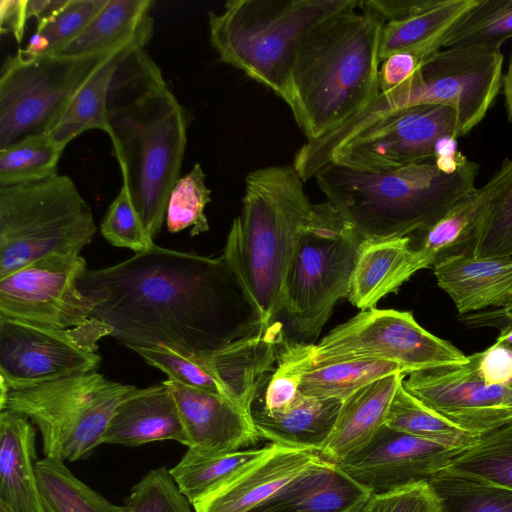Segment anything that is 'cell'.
Returning a JSON list of instances; mask_svg holds the SVG:
<instances>
[{"label": "cell", "instance_id": "cell-1", "mask_svg": "<svg viewBox=\"0 0 512 512\" xmlns=\"http://www.w3.org/2000/svg\"><path fill=\"white\" fill-rule=\"evenodd\" d=\"M78 288L91 314L129 349L166 347L185 356L248 332L249 306L225 261L160 247L86 269Z\"/></svg>", "mask_w": 512, "mask_h": 512}, {"label": "cell", "instance_id": "cell-2", "mask_svg": "<svg viewBox=\"0 0 512 512\" xmlns=\"http://www.w3.org/2000/svg\"><path fill=\"white\" fill-rule=\"evenodd\" d=\"M106 133L123 187L151 240L161 231L187 143L184 108L145 47L125 48L112 75Z\"/></svg>", "mask_w": 512, "mask_h": 512}, {"label": "cell", "instance_id": "cell-3", "mask_svg": "<svg viewBox=\"0 0 512 512\" xmlns=\"http://www.w3.org/2000/svg\"><path fill=\"white\" fill-rule=\"evenodd\" d=\"M479 165L454 147L432 161L369 172L332 162L315 174L319 188L364 240L423 232L476 189Z\"/></svg>", "mask_w": 512, "mask_h": 512}, {"label": "cell", "instance_id": "cell-4", "mask_svg": "<svg viewBox=\"0 0 512 512\" xmlns=\"http://www.w3.org/2000/svg\"><path fill=\"white\" fill-rule=\"evenodd\" d=\"M383 19L355 0L299 43L291 71L290 107L308 141L334 131L380 93Z\"/></svg>", "mask_w": 512, "mask_h": 512}, {"label": "cell", "instance_id": "cell-5", "mask_svg": "<svg viewBox=\"0 0 512 512\" xmlns=\"http://www.w3.org/2000/svg\"><path fill=\"white\" fill-rule=\"evenodd\" d=\"M240 216L234 218L222 259L260 328L282 311L283 281L298 235L313 205L293 165L250 172Z\"/></svg>", "mask_w": 512, "mask_h": 512}, {"label": "cell", "instance_id": "cell-6", "mask_svg": "<svg viewBox=\"0 0 512 512\" xmlns=\"http://www.w3.org/2000/svg\"><path fill=\"white\" fill-rule=\"evenodd\" d=\"M503 54L499 47L470 45L439 49L425 57L412 79L390 92L379 93L360 113L312 143L322 161L384 117L417 105L451 107L462 135L478 125L501 91Z\"/></svg>", "mask_w": 512, "mask_h": 512}, {"label": "cell", "instance_id": "cell-7", "mask_svg": "<svg viewBox=\"0 0 512 512\" xmlns=\"http://www.w3.org/2000/svg\"><path fill=\"white\" fill-rule=\"evenodd\" d=\"M355 0H230L210 11V42L220 60L271 89L287 104L303 37Z\"/></svg>", "mask_w": 512, "mask_h": 512}, {"label": "cell", "instance_id": "cell-8", "mask_svg": "<svg viewBox=\"0 0 512 512\" xmlns=\"http://www.w3.org/2000/svg\"><path fill=\"white\" fill-rule=\"evenodd\" d=\"M96 229L66 175L0 187V279L51 255H80Z\"/></svg>", "mask_w": 512, "mask_h": 512}, {"label": "cell", "instance_id": "cell-9", "mask_svg": "<svg viewBox=\"0 0 512 512\" xmlns=\"http://www.w3.org/2000/svg\"><path fill=\"white\" fill-rule=\"evenodd\" d=\"M133 387L97 370L14 389L0 384V410L20 413L39 428L45 457L77 461L102 444L115 408Z\"/></svg>", "mask_w": 512, "mask_h": 512}, {"label": "cell", "instance_id": "cell-10", "mask_svg": "<svg viewBox=\"0 0 512 512\" xmlns=\"http://www.w3.org/2000/svg\"><path fill=\"white\" fill-rule=\"evenodd\" d=\"M363 241L329 202L313 205L282 287L281 309L294 332L317 337L337 301L348 297Z\"/></svg>", "mask_w": 512, "mask_h": 512}, {"label": "cell", "instance_id": "cell-11", "mask_svg": "<svg viewBox=\"0 0 512 512\" xmlns=\"http://www.w3.org/2000/svg\"><path fill=\"white\" fill-rule=\"evenodd\" d=\"M106 55H28L18 49L7 56L0 76V150L48 134Z\"/></svg>", "mask_w": 512, "mask_h": 512}, {"label": "cell", "instance_id": "cell-12", "mask_svg": "<svg viewBox=\"0 0 512 512\" xmlns=\"http://www.w3.org/2000/svg\"><path fill=\"white\" fill-rule=\"evenodd\" d=\"M313 363L385 360L411 372L462 364L468 356L421 327L413 314L371 308L338 325L316 344H307Z\"/></svg>", "mask_w": 512, "mask_h": 512}, {"label": "cell", "instance_id": "cell-13", "mask_svg": "<svg viewBox=\"0 0 512 512\" xmlns=\"http://www.w3.org/2000/svg\"><path fill=\"white\" fill-rule=\"evenodd\" d=\"M281 342L280 330L271 325L193 356L166 347L132 350L169 380L220 395L252 416V403L278 360Z\"/></svg>", "mask_w": 512, "mask_h": 512}, {"label": "cell", "instance_id": "cell-14", "mask_svg": "<svg viewBox=\"0 0 512 512\" xmlns=\"http://www.w3.org/2000/svg\"><path fill=\"white\" fill-rule=\"evenodd\" d=\"M81 255H51L0 279V315L72 331L90 343L111 336L78 288Z\"/></svg>", "mask_w": 512, "mask_h": 512}, {"label": "cell", "instance_id": "cell-15", "mask_svg": "<svg viewBox=\"0 0 512 512\" xmlns=\"http://www.w3.org/2000/svg\"><path fill=\"white\" fill-rule=\"evenodd\" d=\"M461 136L459 118L451 107L417 105L374 123L344 144L330 163L369 172L396 169L434 160L441 140Z\"/></svg>", "mask_w": 512, "mask_h": 512}, {"label": "cell", "instance_id": "cell-16", "mask_svg": "<svg viewBox=\"0 0 512 512\" xmlns=\"http://www.w3.org/2000/svg\"><path fill=\"white\" fill-rule=\"evenodd\" d=\"M97 350L72 331L0 315V384L8 389L96 371Z\"/></svg>", "mask_w": 512, "mask_h": 512}, {"label": "cell", "instance_id": "cell-17", "mask_svg": "<svg viewBox=\"0 0 512 512\" xmlns=\"http://www.w3.org/2000/svg\"><path fill=\"white\" fill-rule=\"evenodd\" d=\"M405 377L402 384L411 395L474 436L512 421V384L486 383L472 355L462 364L417 370Z\"/></svg>", "mask_w": 512, "mask_h": 512}, {"label": "cell", "instance_id": "cell-18", "mask_svg": "<svg viewBox=\"0 0 512 512\" xmlns=\"http://www.w3.org/2000/svg\"><path fill=\"white\" fill-rule=\"evenodd\" d=\"M463 449L384 425L364 448L338 465L372 494H378L428 480Z\"/></svg>", "mask_w": 512, "mask_h": 512}, {"label": "cell", "instance_id": "cell-19", "mask_svg": "<svg viewBox=\"0 0 512 512\" xmlns=\"http://www.w3.org/2000/svg\"><path fill=\"white\" fill-rule=\"evenodd\" d=\"M326 461L317 452L275 444L266 456L192 506L195 512H251Z\"/></svg>", "mask_w": 512, "mask_h": 512}, {"label": "cell", "instance_id": "cell-20", "mask_svg": "<svg viewBox=\"0 0 512 512\" xmlns=\"http://www.w3.org/2000/svg\"><path fill=\"white\" fill-rule=\"evenodd\" d=\"M163 383L175 398L188 448L203 453H227L259 440L252 416L229 400L169 379Z\"/></svg>", "mask_w": 512, "mask_h": 512}, {"label": "cell", "instance_id": "cell-21", "mask_svg": "<svg viewBox=\"0 0 512 512\" xmlns=\"http://www.w3.org/2000/svg\"><path fill=\"white\" fill-rule=\"evenodd\" d=\"M164 440L188 446L175 398L162 382L127 393L109 420L102 444L137 447Z\"/></svg>", "mask_w": 512, "mask_h": 512}, {"label": "cell", "instance_id": "cell-22", "mask_svg": "<svg viewBox=\"0 0 512 512\" xmlns=\"http://www.w3.org/2000/svg\"><path fill=\"white\" fill-rule=\"evenodd\" d=\"M433 272L459 314L512 305V257L462 254L436 263Z\"/></svg>", "mask_w": 512, "mask_h": 512}, {"label": "cell", "instance_id": "cell-23", "mask_svg": "<svg viewBox=\"0 0 512 512\" xmlns=\"http://www.w3.org/2000/svg\"><path fill=\"white\" fill-rule=\"evenodd\" d=\"M277 363L294 372L305 396L345 400L363 386L384 376L404 373L397 363L385 360H349L313 363L307 344L283 341ZM407 375V374H406Z\"/></svg>", "mask_w": 512, "mask_h": 512}, {"label": "cell", "instance_id": "cell-24", "mask_svg": "<svg viewBox=\"0 0 512 512\" xmlns=\"http://www.w3.org/2000/svg\"><path fill=\"white\" fill-rule=\"evenodd\" d=\"M406 374L379 378L343 400L333 431L320 455L339 464L364 448L385 425L387 413Z\"/></svg>", "mask_w": 512, "mask_h": 512}, {"label": "cell", "instance_id": "cell-25", "mask_svg": "<svg viewBox=\"0 0 512 512\" xmlns=\"http://www.w3.org/2000/svg\"><path fill=\"white\" fill-rule=\"evenodd\" d=\"M35 428L17 412L0 413V503L13 512H46L35 473Z\"/></svg>", "mask_w": 512, "mask_h": 512}, {"label": "cell", "instance_id": "cell-26", "mask_svg": "<svg viewBox=\"0 0 512 512\" xmlns=\"http://www.w3.org/2000/svg\"><path fill=\"white\" fill-rule=\"evenodd\" d=\"M421 270L411 236L363 241L354 264L349 301L361 310L374 308Z\"/></svg>", "mask_w": 512, "mask_h": 512}, {"label": "cell", "instance_id": "cell-27", "mask_svg": "<svg viewBox=\"0 0 512 512\" xmlns=\"http://www.w3.org/2000/svg\"><path fill=\"white\" fill-rule=\"evenodd\" d=\"M151 0H108L89 25L69 43L51 55L96 57L118 49L146 46L153 34Z\"/></svg>", "mask_w": 512, "mask_h": 512}, {"label": "cell", "instance_id": "cell-28", "mask_svg": "<svg viewBox=\"0 0 512 512\" xmlns=\"http://www.w3.org/2000/svg\"><path fill=\"white\" fill-rule=\"evenodd\" d=\"M371 495L338 464L327 460L251 512H349Z\"/></svg>", "mask_w": 512, "mask_h": 512}, {"label": "cell", "instance_id": "cell-29", "mask_svg": "<svg viewBox=\"0 0 512 512\" xmlns=\"http://www.w3.org/2000/svg\"><path fill=\"white\" fill-rule=\"evenodd\" d=\"M343 400L301 394L285 411L252 409L260 438L284 447L320 454L335 426Z\"/></svg>", "mask_w": 512, "mask_h": 512}, {"label": "cell", "instance_id": "cell-30", "mask_svg": "<svg viewBox=\"0 0 512 512\" xmlns=\"http://www.w3.org/2000/svg\"><path fill=\"white\" fill-rule=\"evenodd\" d=\"M489 196L482 186L456 203L427 230L411 235L421 269L457 255H470L484 219Z\"/></svg>", "mask_w": 512, "mask_h": 512}, {"label": "cell", "instance_id": "cell-31", "mask_svg": "<svg viewBox=\"0 0 512 512\" xmlns=\"http://www.w3.org/2000/svg\"><path fill=\"white\" fill-rule=\"evenodd\" d=\"M476 0H441L419 14L383 25L380 36L381 62L396 52H411L421 58L439 50L445 32Z\"/></svg>", "mask_w": 512, "mask_h": 512}, {"label": "cell", "instance_id": "cell-32", "mask_svg": "<svg viewBox=\"0 0 512 512\" xmlns=\"http://www.w3.org/2000/svg\"><path fill=\"white\" fill-rule=\"evenodd\" d=\"M274 447V443H269L262 448L227 453H203L188 448L169 472L180 491L193 504L266 456Z\"/></svg>", "mask_w": 512, "mask_h": 512}, {"label": "cell", "instance_id": "cell-33", "mask_svg": "<svg viewBox=\"0 0 512 512\" xmlns=\"http://www.w3.org/2000/svg\"><path fill=\"white\" fill-rule=\"evenodd\" d=\"M127 47L107 54L74 94L60 119L48 133L56 143L65 148L69 142L87 130L106 131L109 84L119 57Z\"/></svg>", "mask_w": 512, "mask_h": 512}, {"label": "cell", "instance_id": "cell-34", "mask_svg": "<svg viewBox=\"0 0 512 512\" xmlns=\"http://www.w3.org/2000/svg\"><path fill=\"white\" fill-rule=\"evenodd\" d=\"M41 501L46 512H129L78 479L58 458L45 457L35 463Z\"/></svg>", "mask_w": 512, "mask_h": 512}, {"label": "cell", "instance_id": "cell-35", "mask_svg": "<svg viewBox=\"0 0 512 512\" xmlns=\"http://www.w3.org/2000/svg\"><path fill=\"white\" fill-rule=\"evenodd\" d=\"M441 471L512 489V421L477 436Z\"/></svg>", "mask_w": 512, "mask_h": 512}, {"label": "cell", "instance_id": "cell-36", "mask_svg": "<svg viewBox=\"0 0 512 512\" xmlns=\"http://www.w3.org/2000/svg\"><path fill=\"white\" fill-rule=\"evenodd\" d=\"M483 187L489 202L470 256L512 257V159H505Z\"/></svg>", "mask_w": 512, "mask_h": 512}, {"label": "cell", "instance_id": "cell-37", "mask_svg": "<svg viewBox=\"0 0 512 512\" xmlns=\"http://www.w3.org/2000/svg\"><path fill=\"white\" fill-rule=\"evenodd\" d=\"M512 37V0H476L442 36L439 48L499 47Z\"/></svg>", "mask_w": 512, "mask_h": 512}, {"label": "cell", "instance_id": "cell-38", "mask_svg": "<svg viewBox=\"0 0 512 512\" xmlns=\"http://www.w3.org/2000/svg\"><path fill=\"white\" fill-rule=\"evenodd\" d=\"M402 381L395 391L387 413V427L463 448L476 441L477 436L458 428L411 395L403 387Z\"/></svg>", "mask_w": 512, "mask_h": 512}, {"label": "cell", "instance_id": "cell-39", "mask_svg": "<svg viewBox=\"0 0 512 512\" xmlns=\"http://www.w3.org/2000/svg\"><path fill=\"white\" fill-rule=\"evenodd\" d=\"M64 147L44 134L20 140L0 150V187L58 175Z\"/></svg>", "mask_w": 512, "mask_h": 512}, {"label": "cell", "instance_id": "cell-40", "mask_svg": "<svg viewBox=\"0 0 512 512\" xmlns=\"http://www.w3.org/2000/svg\"><path fill=\"white\" fill-rule=\"evenodd\" d=\"M428 481L446 512H512V489L439 471Z\"/></svg>", "mask_w": 512, "mask_h": 512}, {"label": "cell", "instance_id": "cell-41", "mask_svg": "<svg viewBox=\"0 0 512 512\" xmlns=\"http://www.w3.org/2000/svg\"><path fill=\"white\" fill-rule=\"evenodd\" d=\"M206 175L199 163L185 176L180 177L169 196L166 226L170 233L192 227L190 234L197 236L209 230L204 214L211 201V191L205 184Z\"/></svg>", "mask_w": 512, "mask_h": 512}, {"label": "cell", "instance_id": "cell-42", "mask_svg": "<svg viewBox=\"0 0 512 512\" xmlns=\"http://www.w3.org/2000/svg\"><path fill=\"white\" fill-rule=\"evenodd\" d=\"M129 512H192L190 501L162 466L148 471L126 499Z\"/></svg>", "mask_w": 512, "mask_h": 512}, {"label": "cell", "instance_id": "cell-43", "mask_svg": "<svg viewBox=\"0 0 512 512\" xmlns=\"http://www.w3.org/2000/svg\"><path fill=\"white\" fill-rule=\"evenodd\" d=\"M100 231L113 246L128 248L136 253L147 251L155 244L147 235L123 186L108 207Z\"/></svg>", "mask_w": 512, "mask_h": 512}, {"label": "cell", "instance_id": "cell-44", "mask_svg": "<svg viewBox=\"0 0 512 512\" xmlns=\"http://www.w3.org/2000/svg\"><path fill=\"white\" fill-rule=\"evenodd\" d=\"M108 0H66V3L48 20L37 24L48 46L47 54H54L79 35L106 5Z\"/></svg>", "mask_w": 512, "mask_h": 512}, {"label": "cell", "instance_id": "cell-45", "mask_svg": "<svg viewBox=\"0 0 512 512\" xmlns=\"http://www.w3.org/2000/svg\"><path fill=\"white\" fill-rule=\"evenodd\" d=\"M367 512H446L443 500L428 480L372 494Z\"/></svg>", "mask_w": 512, "mask_h": 512}, {"label": "cell", "instance_id": "cell-46", "mask_svg": "<svg viewBox=\"0 0 512 512\" xmlns=\"http://www.w3.org/2000/svg\"><path fill=\"white\" fill-rule=\"evenodd\" d=\"M299 377L278 363L270 376L265 389L264 405L261 407L269 413H278L288 409L301 395Z\"/></svg>", "mask_w": 512, "mask_h": 512}, {"label": "cell", "instance_id": "cell-47", "mask_svg": "<svg viewBox=\"0 0 512 512\" xmlns=\"http://www.w3.org/2000/svg\"><path fill=\"white\" fill-rule=\"evenodd\" d=\"M476 370L488 384H512V350L495 342L482 352L472 354Z\"/></svg>", "mask_w": 512, "mask_h": 512}, {"label": "cell", "instance_id": "cell-48", "mask_svg": "<svg viewBox=\"0 0 512 512\" xmlns=\"http://www.w3.org/2000/svg\"><path fill=\"white\" fill-rule=\"evenodd\" d=\"M424 58L411 52H396L386 57L380 65V93L394 91L407 84Z\"/></svg>", "mask_w": 512, "mask_h": 512}, {"label": "cell", "instance_id": "cell-49", "mask_svg": "<svg viewBox=\"0 0 512 512\" xmlns=\"http://www.w3.org/2000/svg\"><path fill=\"white\" fill-rule=\"evenodd\" d=\"M441 0H367L365 3L373 9L385 23L400 21L426 11Z\"/></svg>", "mask_w": 512, "mask_h": 512}, {"label": "cell", "instance_id": "cell-50", "mask_svg": "<svg viewBox=\"0 0 512 512\" xmlns=\"http://www.w3.org/2000/svg\"><path fill=\"white\" fill-rule=\"evenodd\" d=\"M27 0L0 1L1 34L12 33L18 43L23 39L27 21Z\"/></svg>", "mask_w": 512, "mask_h": 512}, {"label": "cell", "instance_id": "cell-51", "mask_svg": "<svg viewBox=\"0 0 512 512\" xmlns=\"http://www.w3.org/2000/svg\"><path fill=\"white\" fill-rule=\"evenodd\" d=\"M463 321L470 326H497L504 328L512 324V305L468 315L464 317Z\"/></svg>", "mask_w": 512, "mask_h": 512}, {"label": "cell", "instance_id": "cell-52", "mask_svg": "<svg viewBox=\"0 0 512 512\" xmlns=\"http://www.w3.org/2000/svg\"><path fill=\"white\" fill-rule=\"evenodd\" d=\"M502 94L504 96L506 115L512 124V54L509 59L508 67L502 78Z\"/></svg>", "mask_w": 512, "mask_h": 512}, {"label": "cell", "instance_id": "cell-53", "mask_svg": "<svg viewBox=\"0 0 512 512\" xmlns=\"http://www.w3.org/2000/svg\"><path fill=\"white\" fill-rule=\"evenodd\" d=\"M496 341L512 350V324L502 328Z\"/></svg>", "mask_w": 512, "mask_h": 512}, {"label": "cell", "instance_id": "cell-54", "mask_svg": "<svg viewBox=\"0 0 512 512\" xmlns=\"http://www.w3.org/2000/svg\"><path fill=\"white\" fill-rule=\"evenodd\" d=\"M367 502V501H366ZM366 502L357 506L356 508L352 509L351 511L349 512H367V509H366Z\"/></svg>", "mask_w": 512, "mask_h": 512}, {"label": "cell", "instance_id": "cell-55", "mask_svg": "<svg viewBox=\"0 0 512 512\" xmlns=\"http://www.w3.org/2000/svg\"><path fill=\"white\" fill-rule=\"evenodd\" d=\"M0 512H13L12 510H10L7 506H5L4 504L0 503Z\"/></svg>", "mask_w": 512, "mask_h": 512}]
</instances>
